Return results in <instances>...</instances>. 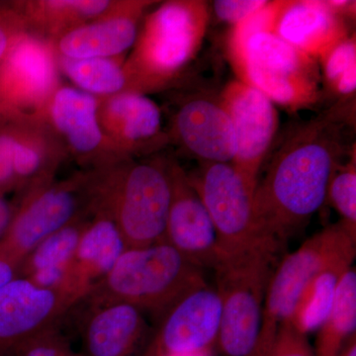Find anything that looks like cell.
<instances>
[{"instance_id":"cell-2","label":"cell","mask_w":356,"mask_h":356,"mask_svg":"<svg viewBox=\"0 0 356 356\" xmlns=\"http://www.w3.org/2000/svg\"><path fill=\"white\" fill-rule=\"evenodd\" d=\"M277 9L267 3L234 26L228 43L232 67L242 83L290 110L320 102V74L314 60L274 31Z\"/></svg>"},{"instance_id":"cell-29","label":"cell","mask_w":356,"mask_h":356,"mask_svg":"<svg viewBox=\"0 0 356 356\" xmlns=\"http://www.w3.org/2000/svg\"><path fill=\"white\" fill-rule=\"evenodd\" d=\"M341 215L346 226L356 234V156L351 152L346 163H341L330 182L327 200Z\"/></svg>"},{"instance_id":"cell-17","label":"cell","mask_w":356,"mask_h":356,"mask_svg":"<svg viewBox=\"0 0 356 356\" xmlns=\"http://www.w3.org/2000/svg\"><path fill=\"white\" fill-rule=\"evenodd\" d=\"M168 137L199 163H232L235 158L233 126L219 95L185 98L173 116Z\"/></svg>"},{"instance_id":"cell-21","label":"cell","mask_w":356,"mask_h":356,"mask_svg":"<svg viewBox=\"0 0 356 356\" xmlns=\"http://www.w3.org/2000/svg\"><path fill=\"white\" fill-rule=\"evenodd\" d=\"M13 131V166L17 191L41 186L54 180L67 158L55 133L36 115L7 117Z\"/></svg>"},{"instance_id":"cell-28","label":"cell","mask_w":356,"mask_h":356,"mask_svg":"<svg viewBox=\"0 0 356 356\" xmlns=\"http://www.w3.org/2000/svg\"><path fill=\"white\" fill-rule=\"evenodd\" d=\"M327 91L346 102L356 90V39L348 36L321 60Z\"/></svg>"},{"instance_id":"cell-22","label":"cell","mask_w":356,"mask_h":356,"mask_svg":"<svg viewBox=\"0 0 356 356\" xmlns=\"http://www.w3.org/2000/svg\"><path fill=\"white\" fill-rule=\"evenodd\" d=\"M276 34L314 60H322L348 38L346 22L321 0L284 1L276 21Z\"/></svg>"},{"instance_id":"cell-7","label":"cell","mask_w":356,"mask_h":356,"mask_svg":"<svg viewBox=\"0 0 356 356\" xmlns=\"http://www.w3.org/2000/svg\"><path fill=\"white\" fill-rule=\"evenodd\" d=\"M356 234L343 221L325 227L283 257L267 287L261 334L254 356H262L289 323L301 293L316 276L337 266H353Z\"/></svg>"},{"instance_id":"cell-26","label":"cell","mask_w":356,"mask_h":356,"mask_svg":"<svg viewBox=\"0 0 356 356\" xmlns=\"http://www.w3.org/2000/svg\"><path fill=\"white\" fill-rule=\"evenodd\" d=\"M351 267H332L316 276L300 295L288 324L306 337L317 332L331 311L339 281Z\"/></svg>"},{"instance_id":"cell-14","label":"cell","mask_w":356,"mask_h":356,"mask_svg":"<svg viewBox=\"0 0 356 356\" xmlns=\"http://www.w3.org/2000/svg\"><path fill=\"white\" fill-rule=\"evenodd\" d=\"M76 300L65 293L44 289L24 277L0 287V356H14L19 346L57 322Z\"/></svg>"},{"instance_id":"cell-9","label":"cell","mask_w":356,"mask_h":356,"mask_svg":"<svg viewBox=\"0 0 356 356\" xmlns=\"http://www.w3.org/2000/svg\"><path fill=\"white\" fill-rule=\"evenodd\" d=\"M188 177L216 229L221 257L264 240L255 222L254 191L232 163H199L198 170Z\"/></svg>"},{"instance_id":"cell-24","label":"cell","mask_w":356,"mask_h":356,"mask_svg":"<svg viewBox=\"0 0 356 356\" xmlns=\"http://www.w3.org/2000/svg\"><path fill=\"white\" fill-rule=\"evenodd\" d=\"M315 356H339L356 334V271L351 267L343 274L329 315L317 331Z\"/></svg>"},{"instance_id":"cell-5","label":"cell","mask_w":356,"mask_h":356,"mask_svg":"<svg viewBox=\"0 0 356 356\" xmlns=\"http://www.w3.org/2000/svg\"><path fill=\"white\" fill-rule=\"evenodd\" d=\"M205 283L203 269L161 242L127 248L84 299L92 305L128 304L161 320L178 299Z\"/></svg>"},{"instance_id":"cell-1","label":"cell","mask_w":356,"mask_h":356,"mask_svg":"<svg viewBox=\"0 0 356 356\" xmlns=\"http://www.w3.org/2000/svg\"><path fill=\"white\" fill-rule=\"evenodd\" d=\"M341 102L288 134L266 177L257 182L254 211L262 238L284 247L327 200V189L348 147L346 131L351 109Z\"/></svg>"},{"instance_id":"cell-11","label":"cell","mask_w":356,"mask_h":356,"mask_svg":"<svg viewBox=\"0 0 356 356\" xmlns=\"http://www.w3.org/2000/svg\"><path fill=\"white\" fill-rule=\"evenodd\" d=\"M98 105L99 97L62 83L39 115L60 140L65 153L88 170L123 161L103 133Z\"/></svg>"},{"instance_id":"cell-12","label":"cell","mask_w":356,"mask_h":356,"mask_svg":"<svg viewBox=\"0 0 356 356\" xmlns=\"http://www.w3.org/2000/svg\"><path fill=\"white\" fill-rule=\"evenodd\" d=\"M219 98L231 119L235 137L232 165L255 191L280 125L277 109L266 95L238 79L226 84Z\"/></svg>"},{"instance_id":"cell-16","label":"cell","mask_w":356,"mask_h":356,"mask_svg":"<svg viewBox=\"0 0 356 356\" xmlns=\"http://www.w3.org/2000/svg\"><path fill=\"white\" fill-rule=\"evenodd\" d=\"M172 202L166 221L165 242L201 269H214L219 262V243L209 213L188 175L170 159Z\"/></svg>"},{"instance_id":"cell-6","label":"cell","mask_w":356,"mask_h":356,"mask_svg":"<svg viewBox=\"0 0 356 356\" xmlns=\"http://www.w3.org/2000/svg\"><path fill=\"white\" fill-rule=\"evenodd\" d=\"M283 245L264 238L238 254L221 257L213 270L221 300L217 346L222 356H254L267 287Z\"/></svg>"},{"instance_id":"cell-37","label":"cell","mask_w":356,"mask_h":356,"mask_svg":"<svg viewBox=\"0 0 356 356\" xmlns=\"http://www.w3.org/2000/svg\"><path fill=\"white\" fill-rule=\"evenodd\" d=\"M17 276V270L10 264L0 259V287L3 286Z\"/></svg>"},{"instance_id":"cell-13","label":"cell","mask_w":356,"mask_h":356,"mask_svg":"<svg viewBox=\"0 0 356 356\" xmlns=\"http://www.w3.org/2000/svg\"><path fill=\"white\" fill-rule=\"evenodd\" d=\"M221 300L207 283L184 294L161 318L144 356L212 350L221 325Z\"/></svg>"},{"instance_id":"cell-18","label":"cell","mask_w":356,"mask_h":356,"mask_svg":"<svg viewBox=\"0 0 356 356\" xmlns=\"http://www.w3.org/2000/svg\"><path fill=\"white\" fill-rule=\"evenodd\" d=\"M156 1L116 0L102 17L54 42L57 55L72 60L122 58L133 48L146 13Z\"/></svg>"},{"instance_id":"cell-34","label":"cell","mask_w":356,"mask_h":356,"mask_svg":"<svg viewBox=\"0 0 356 356\" xmlns=\"http://www.w3.org/2000/svg\"><path fill=\"white\" fill-rule=\"evenodd\" d=\"M266 3V0H216L212 6L217 18L235 26L259 11Z\"/></svg>"},{"instance_id":"cell-10","label":"cell","mask_w":356,"mask_h":356,"mask_svg":"<svg viewBox=\"0 0 356 356\" xmlns=\"http://www.w3.org/2000/svg\"><path fill=\"white\" fill-rule=\"evenodd\" d=\"M53 42L26 31L0 65V118L43 112L62 84Z\"/></svg>"},{"instance_id":"cell-33","label":"cell","mask_w":356,"mask_h":356,"mask_svg":"<svg viewBox=\"0 0 356 356\" xmlns=\"http://www.w3.org/2000/svg\"><path fill=\"white\" fill-rule=\"evenodd\" d=\"M262 356H315L308 339L290 324L283 325Z\"/></svg>"},{"instance_id":"cell-39","label":"cell","mask_w":356,"mask_h":356,"mask_svg":"<svg viewBox=\"0 0 356 356\" xmlns=\"http://www.w3.org/2000/svg\"><path fill=\"white\" fill-rule=\"evenodd\" d=\"M163 356H212V350L201 351L195 353H181V355H166Z\"/></svg>"},{"instance_id":"cell-25","label":"cell","mask_w":356,"mask_h":356,"mask_svg":"<svg viewBox=\"0 0 356 356\" xmlns=\"http://www.w3.org/2000/svg\"><path fill=\"white\" fill-rule=\"evenodd\" d=\"M58 67L74 88L96 97H108L127 91L124 57L72 60L57 55Z\"/></svg>"},{"instance_id":"cell-23","label":"cell","mask_w":356,"mask_h":356,"mask_svg":"<svg viewBox=\"0 0 356 356\" xmlns=\"http://www.w3.org/2000/svg\"><path fill=\"white\" fill-rule=\"evenodd\" d=\"M28 31L51 42L105 15L116 0H27L14 1Z\"/></svg>"},{"instance_id":"cell-40","label":"cell","mask_w":356,"mask_h":356,"mask_svg":"<svg viewBox=\"0 0 356 356\" xmlns=\"http://www.w3.org/2000/svg\"><path fill=\"white\" fill-rule=\"evenodd\" d=\"M0 120H1V119H0Z\"/></svg>"},{"instance_id":"cell-8","label":"cell","mask_w":356,"mask_h":356,"mask_svg":"<svg viewBox=\"0 0 356 356\" xmlns=\"http://www.w3.org/2000/svg\"><path fill=\"white\" fill-rule=\"evenodd\" d=\"M8 229L0 238V259L17 270L42 241L79 218L90 216L91 172L21 192Z\"/></svg>"},{"instance_id":"cell-4","label":"cell","mask_w":356,"mask_h":356,"mask_svg":"<svg viewBox=\"0 0 356 356\" xmlns=\"http://www.w3.org/2000/svg\"><path fill=\"white\" fill-rule=\"evenodd\" d=\"M209 20L204 0H168L147 13L124 60L127 91L147 95L177 83L200 51Z\"/></svg>"},{"instance_id":"cell-30","label":"cell","mask_w":356,"mask_h":356,"mask_svg":"<svg viewBox=\"0 0 356 356\" xmlns=\"http://www.w3.org/2000/svg\"><path fill=\"white\" fill-rule=\"evenodd\" d=\"M14 356H86L77 353L64 334L58 329V325L35 334L19 346Z\"/></svg>"},{"instance_id":"cell-36","label":"cell","mask_w":356,"mask_h":356,"mask_svg":"<svg viewBox=\"0 0 356 356\" xmlns=\"http://www.w3.org/2000/svg\"><path fill=\"white\" fill-rule=\"evenodd\" d=\"M14 213V204L9 203L4 195L0 194V238L8 229Z\"/></svg>"},{"instance_id":"cell-27","label":"cell","mask_w":356,"mask_h":356,"mask_svg":"<svg viewBox=\"0 0 356 356\" xmlns=\"http://www.w3.org/2000/svg\"><path fill=\"white\" fill-rule=\"evenodd\" d=\"M90 217L79 218L42 241L21 264L18 277L44 267L70 266Z\"/></svg>"},{"instance_id":"cell-31","label":"cell","mask_w":356,"mask_h":356,"mask_svg":"<svg viewBox=\"0 0 356 356\" xmlns=\"http://www.w3.org/2000/svg\"><path fill=\"white\" fill-rule=\"evenodd\" d=\"M28 31L24 16L15 2L0 3V65L18 39Z\"/></svg>"},{"instance_id":"cell-35","label":"cell","mask_w":356,"mask_h":356,"mask_svg":"<svg viewBox=\"0 0 356 356\" xmlns=\"http://www.w3.org/2000/svg\"><path fill=\"white\" fill-rule=\"evenodd\" d=\"M327 8L331 9L332 13L343 17L353 18L355 16L356 2L350 0H325L324 1Z\"/></svg>"},{"instance_id":"cell-20","label":"cell","mask_w":356,"mask_h":356,"mask_svg":"<svg viewBox=\"0 0 356 356\" xmlns=\"http://www.w3.org/2000/svg\"><path fill=\"white\" fill-rule=\"evenodd\" d=\"M83 327L86 356H144L149 339L144 313L124 303L92 305Z\"/></svg>"},{"instance_id":"cell-3","label":"cell","mask_w":356,"mask_h":356,"mask_svg":"<svg viewBox=\"0 0 356 356\" xmlns=\"http://www.w3.org/2000/svg\"><path fill=\"white\" fill-rule=\"evenodd\" d=\"M91 172V211L116 222L128 248L165 242L172 202L170 159H127Z\"/></svg>"},{"instance_id":"cell-19","label":"cell","mask_w":356,"mask_h":356,"mask_svg":"<svg viewBox=\"0 0 356 356\" xmlns=\"http://www.w3.org/2000/svg\"><path fill=\"white\" fill-rule=\"evenodd\" d=\"M128 247L108 213L93 210L70 262L67 293L81 302L110 273Z\"/></svg>"},{"instance_id":"cell-15","label":"cell","mask_w":356,"mask_h":356,"mask_svg":"<svg viewBox=\"0 0 356 356\" xmlns=\"http://www.w3.org/2000/svg\"><path fill=\"white\" fill-rule=\"evenodd\" d=\"M98 118L115 153L123 159L152 156L170 142L159 105L147 95L124 91L99 98Z\"/></svg>"},{"instance_id":"cell-32","label":"cell","mask_w":356,"mask_h":356,"mask_svg":"<svg viewBox=\"0 0 356 356\" xmlns=\"http://www.w3.org/2000/svg\"><path fill=\"white\" fill-rule=\"evenodd\" d=\"M0 194L17 191L13 166V131L10 121L0 118Z\"/></svg>"},{"instance_id":"cell-38","label":"cell","mask_w":356,"mask_h":356,"mask_svg":"<svg viewBox=\"0 0 356 356\" xmlns=\"http://www.w3.org/2000/svg\"><path fill=\"white\" fill-rule=\"evenodd\" d=\"M339 356H356V334L346 341Z\"/></svg>"}]
</instances>
